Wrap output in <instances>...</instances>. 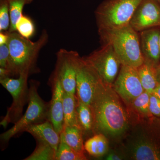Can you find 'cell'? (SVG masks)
<instances>
[{"mask_svg":"<svg viewBox=\"0 0 160 160\" xmlns=\"http://www.w3.org/2000/svg\"><path fill=\"white\" fill-rule=\"evenodd\" d=\"M129 25L138 32L160 27V5L157 0H142Z\"/></svg>","mask_w":160,"mask_h":160,"instance_id":"obj_11","label":"cell"},{"mask_svg":"<svg viewBox=\"0 0 160 160\" xmlns=\"http://www.w3.org/2000/svg\"><path fill=\"white\" fill-rule=\"evenodd\" d=\"M29 74L22 73L18 78L6 77L0 79V83L11 94L12 102L7 109L0 124L6 128L9 123L17 122L23 115V109L29 99L28 79Z\"/></svg>","mask_w":160,"mask_h":160,"instance_id":"obj_6","label":"cell"},{"mask_svg":"<svg viewBox=\"0 0 160 160\" xmlns=\"http://www.w3.org/2000/svg\"><path fill=\"white\" fill-rule=\"evenodd\" d=\"M150 94L148 92L144 91L136 98L131 104L138 112L146 116L151 115L149 110Z\"/></svg>","mask_w":160,"mask_h":160,"instance_id":"obj_25","label":"cell"},{"mask_svg":"<svg viewBox=\"0 0 160 160\" xmlns=\"http://www.w3.org/2000/svg\"><path fill=\"white\" fill-rule=\"evenodd\" d=\"M142 0H106L95 12L98 29H116L129 25Z\"/></svg>","mask_w":160,"mask_h":160,"instance_id":"obj_5","label":"cell"},{"mask_svg":"<svg viewBox=\"0 0 160 160\" xmlns=\"http://www.w3.org/2000/svg\"><path fill=\"white\" fill-rule=\"evenodd\" d=\"M83 58L103 82L112 86L122 65L110 45L102 44L99 49Z\"/></svg>","mask_w":160,"mask_h":160,"instance_id":"obj_7","label":"cell"},{"mask_svg":"<svg viewBox=\"0 0 160 160\" xmlns=\"http://www.w3.org/2000/svg\"><path fill=\"white\" fill-rule=\"evenodd\" d=\"M85 150L94 157L103 156L108 152V140L102 133H97L87 140L84 144Z\"/></svg>","mask_w":160,"mask_h":160,"instance_id":"obj_17","label":"cell"},{"mask_svg":"<svg viewBox=\"0 0 160 160\" xmlns=\"http://www.w3.org/2000/svg\"><path fill=\"white\" fill-rule=\"evenodd\" d=\"M64 126H77V99L76 95L67 93L64 92L63 100Z\"/></svg>","mask_w":160,"mask_h":160,"instance_id":"obj_16","label":"cell"},{"mask_svg":"<svg viewBox=\"0 0 160 160\" xmlns=\"http://www.w3.org/2000/svg\"><path fill=\"white\" fill-rule=\"evenodd\" d=\"M16 32L23 37L30 39L35 33L34 23L30 18L22 14L16 24Z\"/></svg>","mask_w":160,"mask_h":160,"instance_id":"obj_24","label":"cell"},{"mask_svg":"<svg viewBox=\"0 0 160 160\" xmlns=\"http://www.w3.org/2000/svg\"><path fill=\"white\" fill-rule=\"evenodd\" d=\"M34 151L25 160H55L57 151L45 142L36 140Z\"/></svg>","mask_w":160,"mask_h":160,"instance_id":"obj_22","label":"cell"},{"mask_svg":"<svg viewBox=\"0 0 160 160\" xmlns=\"http://www.w3.org/2000/svg\"><path fill=\"white\" fill-rule=\"evenodd\" d=\"M151 93L154 95L156 97L159 99L160 100V84H158V85L156 88L154 89L152 93Z\"/></svg>","mask_w":160,"mask_h":160,"instance_id":"obj_31","label":"cell"},{"mask_svg":"<svg viewBox=\"0 0 160 160\" xmlns=\"http://www.w3.org/2000/svg\"><path fill=\"white\" fill-rule=\"evenodd\" d=\"M33 0H8L10 14V26L8 32H16V24L22 15L25 6L31 4Z\"/></svg>","mask_w":160,"mask_h":160,"instance_id":"obj_23","label":"cell"},{"mask_svg":"<svg viewBox=\"0 0 160 160\" xmlns=\"http://www.w3.org/2000/svg\"><path fill=\"white\" fill-rule=\"evenodd\" d=\"M8 33V45L11 57L12 75L30 74L35 70L40 51L48 42V32L44 29L35 42L23 37L17 32Z\"/></svg>","mask_w":160,"mask_h":160,"instance_id":"obj_3","label":"cell"},{"mask_svg":"<svg viewBox=\"0 0 160 160\" xmlns=\"http://www.w3.org/2000/svg\"><path fill=\"white\" fill-rule=\"evenodd\" d=\"M80 55L77 52L60 49L57 53V62L53 75L58 78L64 91L76 94L77 68Z\"/></svg>","mask_w":160,"mask_h":160,"instance_id":"obj_8","label":"cell"},{"mask_svg":"<svg viewBox=\"0 0 160 160\" xmlns=\"http://www.w3.org/2000/svg\"><path fill=\"white\" fill-rule=\"evenodd\" d=\"M10 14L8 0H0V32L9 30Z\"/></svg>","mask_w":160,"mask_h":160,"instance_id":"obj_26","label":"cell"},{"mask_svg":"<svg viewBox=\"0 0 160 160\" xmlns=\"http://www.w3.org/2000/svg\"><path fill=\"white\" fill-rule=\"evenodd\" d=\"M131 158L136 160H160V150L155 144L146 138L138 140L131 149Z\"/></svg>","mask_w":160,"mask_h":160,"instance_id":"obj_15","label":"cell"},{"mask_svg":"<svg viewBox=\"0 0 160 160\" xmlns=\"http://www.w3.org/2000/svg\"><path fill=\"white\" fill-rule=\"evenodd\" d=\"M61 134L62 135L65 142L71 148L76 151L84 152L83 133L81 128L77 126H65L63 127Z\"/></svg>","mask_w":160,"mask_h":160,"instance_id":"obj_19","label":"cell"},{"mask_svg":"<svg viewBox=\"0 0 160 160\" xmlns=\"http://www.w3.org/2000/svg\"><path fill=\"white\" fill-rule=\"evenodd\" d=\"M149 110L151 114L160 117V100L151 93Z\"/></svg>","mask_w":160,"mask_h":160,"instance_id":"obj_28","label":"cell"},{"mask_svg":"<svg viewBox=\"0 0 160 160\" xmlns=\"http://www.w3.org/2000/svg\"><path fill=\"white\" fill-rule=\"evenodd\" d=\"M157 1H158V2L159 3V4L160 5V0H157Z\"/></svg>","mask_w":160,"mask_h":160,"instance_id":"obj_33","label":"cell"},{"mask_svg":"<svg viewBox=\"0 0 160 160\" xmlns=\"http://www.w3.org/2000/svg\"><path fill=\"white\" fill-rule=\"evenodd\" d=\"M112 87L122 99L128 104L145 91L137 68L122 65Z\"/></svg>","mask_w":160,"mask_h":160,"instance_id":"obj_9","label":"cell"},{"mask_svg":"<svg viewBox=\"0 0 160 160\" xmlns=\"http://www.w3.org/2000/svg\"><path fill=\"white\" fill-rule=\"evenodd\" d=\"M9 41V33L8 32H0V46L7 44Z\"/></svg>","mask_w":160,"mask_h":160,"instance_id":"obj_29","label":"cell"},{"mask_svg":"<svg viewBox=\"0 0 160 160\" xmlns=\"http://www.w3.org/2000/svg\"><path fill=\"white\" fill-rule=\"evenodd\" d=\"M52 96L49 102L48 120L61 134L64 126L63 100L64 90L60 80L52 75L51 78Z\"/></svg>","mask_w":160,"mask_h":160,"instance_id":"obj_13","label":"cell"},{"mask_svg":"<svg viewBox=\"0 0 160 160\" xmlns=\"http://www.w3.org/2000/svg\"><path fill=\"white\" fill-rule=\"evenodd\" d=\"M106 159L108 160H121L122 159V158L119 155L114 153V152H111L107 156Z\"/></svg>","mask_w":160,"mask_h":160,"instance_id":"obj_30","label":"cell"},{"mask_svg":"<svg viewBox=\"0 0 160 160\" xmlns=\"http://www.w3.org/2000/svg\"><path fill=\"white\" fill-rule=\"evenodd\" d=\"M159 45H160V34L159 36Z\"/></svg>","mask_w":160,"mask_h":160,"instance_id":"obj_34","label":"cell"},{"mask_svg":"<svg viewBox=\"0 0 160 160\" xmlns=\"http://www.w3.org/2000/svg\"><path fill=\"white\" fill-rule=\"evenodd\" d=\"M0 67L6 69L12 75L11 57L8 43L0 46Z\"/></svg>","mask_w":160,"mask_h":160,"instance_id":"obj_27","label":"cell"},{"mask_svg":"<svg viewBox=\"0 0 160 160\" xmlns=\"http://www.w3.org/2000/svg\"><path fill=\"white\" fill-rule=\"evenodd\" d=\"M77 72V98L90 106L102 81L80 56L78 61Z\"/></svg>","mask_w":160,"mask_h":160,"instance_id":"obj_10","label":"cell"},{"mask_svg":"<svg viewBox=\"0 0 160 160\" xmlns=\"http://www.w3.org/2000/svg\"><path fill=\"white\" fill-rule=\"evenodd\" d=\"M39 83L31 80L29 88L28 106L26 112L9 130L1 134V140L6 143L32 126L48 120L49 102H45L38 92Z\"/></svg>","mask_w":160,"mask_h":160,"instance_id":"obj_4","label":"cell"},{"mask_svg":"<svg viewBox=\"0 0 160 160\" xmlns=\"http://www.w3.org/2000/svg\"><path fill=\"white\" fill-rule=\"evenodd\" d=\"M25 132L31 134L36 140L47 143L57 151L61 138L60 134L49 120L29 126Z\"/></svg>","mask_w":160,"mask_h":160,"instance_id":"obj_14","label":"cell"},{"mask_svg":"<svg viewBox=\"0 0 160 160\" xmlns=\"http://www.w3.org/2000/svg\"><path fill=\"white\" fill-rule=\"evenodd\" d=\"M156 68L146 63H143L137 68L140 81L145 91L152 93L158 85L157 79Z\"/></svg>","mask_w":160,"mask_h":160,"instance_id":"obj_18","label":"cell"},{"mask_svg":"<svg viewBox=\"0 0 160 160\" xmlns=\"http://www.w3.org/2000/svg\"><path fill=\"white\" fill-rule=\"evenodd\" d=\"M98 31L102 44L111 46L122 65L137 68L144 63L139 32L129 24L121 28Z\"/></svg>","mask_w":160,"mask_h":160,"instance_id":"obj_2","label":"cell"},{"mask_svg":"<svg viewBox=\"0 0 160 160\" xmlns=\"http://www.w3.org/2000/svg\"><path fill=\"white\" fill-rule=\"evenodd\" d=\"M60 142L56 154L55 160H87L84 152L76 151L64 141L62 135L60 134Z\"/></svg>","mask_w":160,"mask_h":160,"instance_id":"obj_21","label":"cell"},{"mask_svg":"<svg viewBox=\"0 0 160 160\" xmlns=\"http://www.w3.org/2000/svg\"><path fill=\"white\" fill-rule=\"evenodd\" d=\"M156 73L157 79L158 84H160V63L156 67Z\"/></svg>","mask_w":160,"mask_h":160,"instance_id":"obj_32","label":"cell"},{"mask_svg":"<svg viewBox=\"0 0 160 160\" xmlns=\"http://www.w3.org/2000/svg\"><path fill=\"white\" fill-rule=\"evenodd\" d=\"M119 97L112 86L101 81L90 106L94 133L118 137L128 129V115Z\"/></svg>","mask_w":160,"mask_h":160,"instance_id":"obj_1","label":"cell"},{"mask_svg":"<svg viewBox=\"0 0 160 160\" xmlns=\"http://www.w3.org/2000/svg\"><path fill=\"white\" fill-rule=\"evenodd\" d=\"M160 27L139 32L140 48L144 62L156 68L160 63Z\"/></svg>","mask_w":160,"mask_h":160,"instance_id":"obj_12","label":"cell"},{"mask_svg":"<svg viewBox=\"0 0 160 160\" xmlns=\"http://www.w3.org/2000/svg\"><path fill=\"white\" fill-rule=\"evenodd\" d=\"M77 99V119L80 128L84 132H93V119L90 106Z\"/></svg>","mask_w":160,"mask_h":160,"instance_id":"obj_20","label":"cell"}]
</instances>
